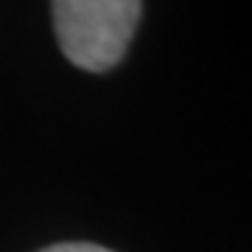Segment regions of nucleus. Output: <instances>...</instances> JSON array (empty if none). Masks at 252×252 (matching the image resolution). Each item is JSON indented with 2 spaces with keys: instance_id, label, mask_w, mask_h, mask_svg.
Segmentation results:
<instances>
[{
  "instance_id": "f257e3e1",
  "label": "nucleus",
  "mask_w": 252,
  "mask_h": 252,
  "mask_svg": "<svg viewBox=\"0 0 252 252\" xmlns=\"http://www.w3.org/2000/svg\"><path fill=\"white\" fill-rule=\"evenodd\" d=\"M51 9L64 59L87 73H107L124 59L143 0H51Z\"/></svg>"
},
{
  "instance_id": "f03ea898",
  "label": "nucleus",
  "mask_w": 252,
  "mask_h": 252,
  "mask_svg": "<svg viewBox=\"0 0 252 252\" xmlns=\"http://www.w3.org/2000/svg\"><path fill=\"white\" fill-rule=\"evenodd\" d=\"M39 252H112L107 247H98V244H81V241H70V244H54V247H45Z\"/></svg>"
}]
</instances>
